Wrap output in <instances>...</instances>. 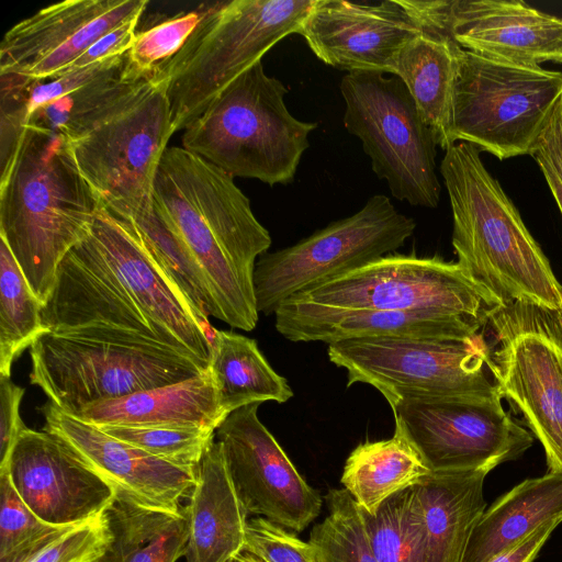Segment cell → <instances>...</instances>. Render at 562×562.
<instances>
[{
    "label": "cell",
    "mask_w": 562,
    "mask_h": 562,
    "mask_svg": "<svg viewBox=\"0 0 562 562\" xmlns=\"http://www.w3.org/2000/svg\"><path fill=\"white\" fill-rule=\"evenodd\" d=\"M154 210L202 269L220 321L252 330L254 271L271 237L234 177L183 147H168L154 183Z\"/></svg>",
    "instance_id": "cell-1"
},
{
    "label": "cell",
    "mask_w": 562,
    "mask_h": 562,
    "mask_svg": "<svg viewBox=\"0 0 562 562\" xmlns=\"http://www.w3.org/2000/svg\"><path fill=\"white\" fill-rule=\"evenodd\" d=\"M100 205L68 140L27 124L10 170L0 178V239L43 307L61 261L87 236Z\"/></svg>",
    "instance_id": "cell-2"
},
{
    "label": "cell",
    "mask_w": 562,
    "mask_h": 562,
    "mask_svg": "<svg viewBox=\"0 0 562 562\" xmlns=\"http://www.w3.org/2000/svg\"><path fill=\"white\" fill-rule=\"evenodd\" d=\"M480 153L459 142L440 164L457 262L504 304L519 301L561 311L562 285Z\"/></svg>",
    "instance_id": "cell-3"
},
{
    "label": "cell",
    "mask_w": 562,
    "mask_h": 562,
    "mask_svg": "<svg viewBox=\"0 0 562 562\" xmlns=\"http://www.w3.org/2000/svg\"><path fill=\"white\" fill-rule=\"evenodd\" d=\"M30 382L63 412L178 383L207 371L139 333L91 323L43 334L30 347Z\"/></svg>",
    "instance_id": "cell-4"
},
{
    "label": "cell",
    "mask_w": 562,
    "mask_h": 562,
    "mask_svg": "<svg viewBox=\"0 0 562 562\" xmlns=\"http://www.w3.org/2000/svg\"><path fill=\"white\" fill-rule=\"evenodd\" d=\"M286 93L258 61L184 130L182 147L234 178L271 187L292 182L317 123L294 117L284 102Z\"/></svg>",
    "instance_id": "cell-5"
},
{
    "label": "cell",
    "mask_w": 562,
    "mask_h": 562,
    "mask_svg": "<svg viewBox=\"0 0 562 562\" xmlns=\"http://www.w3.org/2000/svg\"><path fill=\"white\" fill-rule=\"evenodd\" d=\"M314 0H232L205 7L180 50L155 70L173 132L186 130L238 76L297 33Z\"/></svg>",
    "instance_id": "cell-6"
},
{
    "label": "cell",
    "mask_w": 562,
    "mask_h": 562,
    "mask_svg": "<svg viewBox=\"0 0 562 562\" xmlns=\"http://www.w3.org/2000/svg\"><path fill=\"white\" fill-rule=\"evenodd\" d=\"M562 99V72L459 52L451 134L501 160L531 155Z\"/></svg>",
    "instance_id": "cell-7"
},
{
    "label": "cell",
    "mask_w": 562,
    "mask_h": 562,
    "mask_svg": "<svg viewBox=\"0 0 562 562\" xmlns=\"http://www.w3.org/2000/svg\"><path fill=\"white\" fill-rule=\"evenodd\" d=\"M173 133L165 88L153 77L68 143L101 205L135 218L154 210L157 169Z\"/></svg>",
    "instance_id": "cell-8"
},
{
    "label": "cell",
    "mask_w": 562,
    "mask_h": 562,
    "mask_svg": "<svg viewBox=\"0 0 562 562\" xmlns=\"http://www.w3.org/2000/svg\"><path fill=\"white\" fill-rule=\"evenodd\" d=\"M344 125L357 136L372 170L391 194L413 206L435 209L441 187L436 137L404 82L376 71L347 72L340 82Z\"/></svg>",
    "instance_id": "cell-9"
},
{
    "label": "cell",
    "mask_w": 562,
    "mask_h": 562,
    "mask_svg": "<svg viewBox=\"0 0 562 562\" xmlns=\"http://www.w3.org/2000/svg\"><path fill=\"white\" fill-rule=\"evenodd\" d=\"M327 353L347 371V387L369 384L387 402L499 392L481 333L464 338H352L328 344Z\"/></svg>",
    "instance_id": "cell-10"
},
{
    "label": "cell",
    "mask_w": 562,
    "mask_h": 562,
    "mask_svg": "<svg viewBox=\"0 0 562 562\" xmlns=\"http://www.w3.org/2000/svg\"><path fill=\"white\" fill-rule=\"evenodd\" d=\"M340 310L427 311L485 326L504 303L458 262L385 255L289 299Z\"/></svg>",
    "instance_id": "cell-11"
},
{
    "label": "cell",
    "mask_w": 562,
    "mask_h": 562,
    "mask_svg": "<svg viewBox=\"0 0 562 562\" xmlns=\"http://www.w3.org/2000/svg\"><path fill=\"white\" fill-rule=\"evenodd\" d=\"M416 228L383 194L293 246L260 256L254 271L257 310L274 314L289 299L402 247Z\"/></svg>",
    "instance_id": "cell-12"
},
{
    "label": "cell",
    "mask_w": 562,
    "mask_h": 562,
    "mask_svg": "<svg viewBox=\"0 0 562 562\" xmlns=\"http://www.w3.org/2000/svg\"><path fill=\"white\" fill-rule=\"evenodd\" d=\"M488 323L497 340L498 391L542 445L548 472L562 473V313L515 301Z\"/></svg>",
    "instance_id": "cell-13"
},
{
    "label": "cell",
    "mask_w": 562,
    "mask_h": 562,
    "mask_svg": "<svg viewBox=\"0 0 562 562\" xmlns=\"http://www.w3.org/2000/svg\"><path fill=\"white\" fill-rule=\"evenodd\" d=\"M502 398L496 392L400 397L387 403L395 431L415 447L430 471L490 472L520 457L533 441L503 408Z\"/></svg>",
    "instance_id": "cell-14"
},
{
    "label": "cell",
    "mask_w": 562,
    "mask_h": 562,
    "mask_svg": "<svg viewBox=\"0 0 562 562\" xmlns=\"http://www.w3.org/2000/svg\"><path fill=\"white\" fill-rule=\"evenodd\" d=\"M259 405L248 404L228 414L215 437L247 514L301 532L319 515L323 498L260 422Z\"/></svg>",
    "instance_id": "cell-15"
},
{
    "label": "cell",
    "mask_w": 562,
    "mask_h": 562,
    "mask_svg": "<svg viewBox=\"0 0 562 562\" xmlns=\"http://www.w3.org/2000/svg\"><path fill=\"white\" fill-rule=\"evenodd\" d=\"M88 239L167 346L209 370L212 342L184 295L145 249L131 222L100 205Z\"/></svg>",
    "instance_id": "cell-16"
},
{
    "label": "cell",
    "mask_w": 562,
    "mask_h": 562,
    "mask_svg": "<svg viewBox=\"0 0 562 562\" xmlns=\"http://www.w3.org/2000/svg\"><path fill=\"white\" fill-rule=\"evenodd\" d=\"M147 4V0H66L45 7L4 34L0 74L50 80L101 36L140 19Z\"/></svg>",
    "instance_id": "cell-17"
},
{
    "label": "cell",
    "mask_w": 562,
    "mask_h": 562,
    "mask_svg": "<svg viewBox=\"0 0 562 562\" xmlns=\"http://www.w3.org/2000/svg\"><path fill=\"white\" fill-rule=\"evenodd\" d=\"M38 411L44 417L42 430L65 442L117 496L151 509L183 512L181 501L189 497L198 468L151 456L63 412L49 400Z\"/></svg>",
    "instance_id": "cell-18"
},
{
    "label": "cell",
    "mask_w": 562,
    "mask_h": 562,
    "mask_svg": "<svg viewBox=\"0 0 562 562\" xmlns=\"http://www.w3.org/2000/svg\"><path fill=\"white\" fill-rule=\"evenodd\" d=\"M0 471L8 473L16 493L35 515L57 526L91 519L116 496L114 488L65 442L44 430L26 427Z\"/></svg>",
    "instance_id": "cell-19"
},
{
    "label": "cell",
    "mask_w": 562,
    "mask_h": 562,
    "mask_svg": "<svg viewBox=\"0 0 562 562\" xmlns=\"http://www.w3.org/2000/svg\"><path fill=\"white\" fill-rule=\"evenodd\" d=\"M420 31L400 0H314L297 34L328 66L393 75L397 53Z\"/></svg>",
    "instance_id": "cell-20"
},
{
    "label": "cell",
    "mask_w": 562,
    "mask_h": 562,
    "mask_svg": "<svg viewBox=\"0 0 562 562\" xmlns=\"http://www.w3.org/2000/svg\"><path fill=\"white\" fill-rule=\"evenodd\" d=\"M445 22L465 50L521 64H562V19L524 1H446Z\"/></svg>",
    "instance_id": "cell-21"
},
{
    "label": "cell",
    "mask_w": 562,
    "mask_h": 562,
    "mask_svg": "<svg viewBox=\"0 0 562 562\" xmlns=\"http://www.w3.org/2000/svg\"><path fill=\"white\" fill-rule=\"evenodd\" d=\"M276 329L291 341L328 344L352 338H464L483 328L469 318L427 311L340 310L285 301L274 313Z\"/></svg>",
    "instance_id": "cell-22"
},
{
    "label": "cell",
    "mask_w": 562,
    "mask_h": 562,
    "mask_svg": "<svg viewBox=\"0 0 562 562\" xmlns=\"http://www.w3.org/2000/svg\"><path fill=\"white\" fill-rule=\"evenodd\" d=\"M187 562H234L243 552L248 514L236 495L218 441L205 452L183 507Z\"/></svg>",
    "instance_id": "cell-23"
},
{
    "label": "cell",
    "mask_w": 562,
    "mask_h": 562,
    "mask_svg": "<svg viewBox=\"0 0 562 562\" xmlns=\"http://www.w3.org/2000/svg\"><path fill=\"white\" fill-rule=\"evenodd\" d=\"M75 417L95 426L216 429L226 415L207 370L178 383L89 404Z\"/></svg>",
    "instance_id": "cell-24"
},
{
    "label": "cell",
    "mask_w": 562,
    "mask_h": 562,
    "mask_svg": "<svg viewBox=\"0 0 562 562\" xmlns=\"http://www.w3.org/2000/svg\"><path fill=\"white\" fill-rule=\"evenodd\" d=\"M485 470L428 473L413 486L426 530L428 562H462L486 509Z\"/></svg>",
    "instance_id": "cell-25"
},
{
    "label": "cell",
    "mask_w": 562,
    "mask_h": 562,
    "mask_svg": "<svg viewBox=\"0 0 562 562\" xmlns=\"http://www.w3.org/2000/svg\"><path fill=\"white\" fill-rule=\"evenodd\" d=\"M422 31L397 53L393 76L407 88L437 145L447 150L452 139V102L461 47L446 30L419 24Z\"/></svg>",
    "instance_id": "cell-26"
},
{
    "label": "cell",
    "mask_w": 562,
    "mask_h": 562,
    "mask_svg": "<svg viewBox=\"0 0 562 562\" xmlns=\"http://www.w3.org/2000/svg\"><path fill=\"white\" fill-rule=\"evenodd\" d=\"M552 519H562V473L527 479L484 510L462 562H487Z\"/></svg>",
    "instance_id": "cell-27"
},
{
    "label": "cell",
    "mask_w": 562,
    "mask_h": 562,
    "mask_svg": "<svg viewBox=\"0 0 562 562\" xmlns=\"http://www.w3.org/2000/svg\"><path fill=\"white\" fill-rule=\"evenodd\" d=\"M211 342L209 371L226 416L248 404L285 403L294 395L286 379L271 368L255 339L214 329Z\"/></svg>",
    "instance_id": "cell-28"
},
{
    "label": "cell",
    "mask_w": 562,
    "mask_h": 562,
    "mask_svg": "<svg viewBox=\"0 0 562 562\" xmlns=\"http://www.w3.org/2000/svg\"><path fill=\"white\" fill-rule=\"evenodd\" d=\"M428 473L415 447L394 430L390 439L358 445L345 462L340 482L363 510L374 515L387 498Z\"/></svg>",
    "instance_id": "cell-29"
},
{
    "label": "cell",
    "mask_w": 562,
    "mask_h": 562,
    "mask_svg": "<svg viewBox=\"0 0 562 562\" xmlns=\"http://www.w3.org/2000/svg\"><path fill=\"white\" fill-rule=\"evenodd\" d=\"M105 515L111 542L100 562H176L186 554L183 512L151 509L116 495Z\"/></svg>",
    "instance_id": "cell-30"
},
{
    "label": "cell",
    "mask_w": 562,
    "mask_h": 562,
    "mask_svg": "<svg viewBox=\"0 0 562 562\" xmlns=\"http://www.w3.org/2000/svg\"><path fill=\"white\" fill-rule=\"evenodd\" d=\"M153 77L137 71L128 60L121 69L36 110L29 124L69 140Z\"/></svg>",
    "instance_id": "cell-31"
},
{
    "label": "cell",
    "mask_w": 562,
    "mask_h": 562,
    "mask_svg": "<svg viewBox=\"0 0 562 562\" xmlns=\"http://www.w3.org/2000/svg\"><path fill=\"white\" fill-rule=\"evenodd\" d=\"M43 305L33 293L7 244L0 241V375H11L14 360L48 333Z\"/></svg>",
    "instance_id": "cell-32"
},
{
    "label": "cell",
    "mask_w": 562,
    "mask_h": 562,
    "mask_svg": "<svg viewBox=\"0 0 562 562\" xmlns=\"http://www.w3.org/2000/svg\"><path fill=\"white\" fill-rule=\"evenodd\" d=\"M361 510L378 562H428L425 525L413 486L387 498L374 515Z\"/></svg>",
    "instance_id": "cell-33"
},
{
    "label": "cell",
    "mask_w": 562,
    "mask_h": 562,
    "mask_svg": "<svg viewBox=\"0 0 562 562\" xmlns=\"http://www.w3.org/2000/svg\"><path fill=\"white\" fill-rule=\"evenodd\" d=\"M324 499L328 515L313 527L308 539L313 562H378L362 510L350 493L333 488Z\"/></svg>",
    "instance_id": "cell-34"
},
{
    "label": "cell",
    "mask_w": 562,
    "mask_h": 562,
    "mask_svg": "<svg viewBox=\"0 0 562 562\" xmlns=\"http://www.w3.org/2000/svg\"><path fill=\"white\" fill-rule=\"evenodd\" d=\"M77 525L41 519L21 499L8 473L0 471V562H32Z\"/></svg>",
    "instance_id": "cell-35"
},
{
    "label": "cell",
    "mask_w": 562,
    "mask_h": 562,
    "mask_svg": "<svg viewBox=\"0 0 562 562\" xmlns=\"http://www.w3.org/2000/svg\"><path fill=\"white\" fill-rule=\"evenodd\" d=\"M97 427L151 456L192 468L199 467L205 452L215 441L216 431L207 427Z\"/></svg>",
    "instance_id": "cell-36"
},
{
    "label": "cell",
    "mask_w": 562,
    "mask_h": 562,
    "mask_svg": "<svg viewBox=\"0 0 562 562\" xmlns=\"http://www.w3.org/2000/svg\"><path fill=\"white\" fill-rule=\"evenodd\" d=\"M205 13V7L180 12L136 32L128 50L130 64L139 72L154 75L155 70L172 58L195 30Z\"/></svg>",
    "instance_id": "cell-37"
},
{
    "label": "cell",
    "mask_w": 562,
    "mask_h": 562,
    "mask_svg": "<svg viewBox=\"0 0 562 562\" xmlns=\"http://www.w3.org/2000/svg\"><path fill=\"white\" fill-rule=\"evenodd\" d=\"M31 78L0 74V178L10 170L30 121Z\"/></svg>",
    "instance_id": "cell-38"
},
{
    "label": "cell",
    "mask_w": 562,
    "mask_h": 562,
    "mask_svg": "<svg viewBox=\"0 0 562 562\" xmlns=\"http://www.w3.org/2000/svg\"><path fill=\"white\" fill-rule=\"evenodd\" d=\"M243 552L261 562H313L308 541L263 517L247 521Z\"/></svg>",
    "instance_id": "cell-39"
},
{
    "label": "cell",
    "mask_w": 562,
    "mask_h": 562,
    "mask_svg": "<svg viewBox=\"0 0 562 562\" xmlns=\"http://www.w3.org/2000/svg\"><path fill=\"white\" fill-rule=\"evenodd\" d=\"M110 542L111 530L104 510L75 526L32 562H100Z\"/></svg>",
    "instance_id": "cell-40"
},
{
    "label": "cell",
    "mask_w": 562,
    "mask_h": 562,
    "mask_svg": "<svg viewBox=\"0 0 562 562\" xmlns=\"http://www.w3.org/2000/svg\"><path fill=\"white\" fill-rule=\"evenodd\" d=\"M127 53L87 67L66 70L47 81L32 79L29 98L30 117L36 110L121 69L128 61Z\"/></svg>",
    "instance_id": "cell-41"
},
{
    "label": "cell",
    "mask_w": 562,
    "mask_h": 562,
    "mask_svg": "<svg viewBox=\"0 0 562 562\" xmlns=\"http://www.w3.org/2000/svg\"><path fill=\"white\" fill-rule=\"evenodd\" d=\"M531 156L541 169L562 214V99Z\"/></svg>",
    "instance_id": "cell-42"
},
{
    "label": "cell",
    "mask_w": 562,
    "mask_h": 562,
    "mask_svg": "<svg viewBox=\"0 0 562 562\" xmlns=\"http://www.w3.org/2000/svg\"><path fill=\"white\" fill-rule=\"evenodd\" d=\"M25 390L16 385L11 375H0V468L9 460L11 451L26 428L20 417V404Z\"/></svg>",
    "instance_id": "cell-43"
},
{
    "label": "cell",
    "mask_w": 562,
    "mask_h": 562,
    "mask_svg": "<svg viewBox=\"0 0 562 562\" xmlns=\"http://www.w3.org/2000/svg\"><path fill=\"white\" fill-rule=\"evenodd\" d=\"M139 19L131 20L97 40L68 69L87 67L94 63L126 54L136 36Z\"/></svg>",
    "instance_id": "cell-44"
},
{
    "label": "cell",
    "mask_w": 562,
    "mask_h": 562,
    "mask_svg": "<svg viewBox=\"0 0 562 562\" xmlns=\"http://www.w3.org/2000/svg\"><path fill=\"white\" fill-rule=\"evenodd\" d=\"M562 519H552L510 549L495 555L487 562H535L541 548Z\"/></svg>",
    "instance_id": "cell-45"
},
{
    "label": "cell",
    "mask_w": 562,
    "mask_h": 562,
    "mask_svg": "<svg viewBox=\"0 0 562 562\" xmlns=\"http://www.w3.org/2000/svg\"><path fill=\"white\" fill-rule=\"evenodd\" d=\"M234 562H261L258 559L254 558L252 555L241 552Z\"/></svg>",
    "instance_id": "cell-46"
},
{
    "label": "cell",
    "mask_w": 562,
    "mask_h": 562,
    "mask_svg": "<svg viewBox=\"0 0 562 562\" xmlns=\"http://www.w3.org/2000/svg\"><path fill=\"white\" fill-rule=\"evenodd\" d=\"M561 313H562V310H561Z\"/></svg>",
    "instance_id": "cell-47"
}]
</instances>
